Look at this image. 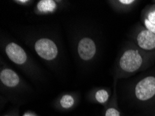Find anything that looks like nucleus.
<instances>
[{
	"label": "nucleus",
	"instance_id": "8",
	"mask_svg": "<svg viewBox=\"0 0 155 116\" xmlns=\"http://www.w3.org/2000/svg\"><path fill=\"white\" fill-rule=\"evenodd\" d=\"M112 91L109 88H95L89 94L88 99L93 103L99 104L104 107L109 102L112 97Z\"/></svg>",
	"mask_w": 155,
	"mask_h": 116
},
{
	"label": "nucleus",
	"instance_id": "9",
	"mask_svg": "<svg viewBox=\"0 0 155 116\" xmlns=\"http://www.w3.org/2000/svg\"><path fill=\"white\" fill-rule=\"evenodd\" d=\"M78 103V96L76 93H65L55 101V107L63 111H70L74 108Z\"/></svg>",
	"mask_w": 155,
	"mask_h": 116
},
{
	"label": "nucleus",
	"instance_id": "7",
	"mask_svg": "<svg viewBox=\"0 0 155 116\" xmlns=\"http://www.w3.org/2000/svg\"><path fill=\"white\" fill-rule=\"evenodd\" d=\"M0 81L2 86L6 89L15 90L22 87V79L18 73L3 64L0 70Z\"/></svg>",
	"mask_w": 155,
	"mask_h": 116
},
{
	"label": "nucleus",
	"instance_id": "11",
	"mask_svg": "<svg viewBox=\"0 0 155 116\" xmlns=\"http://www.w3.org/2000/svg\"><path fill=\"white\" fill-rule=\"evenodd\" d=\"M62 2L54 0H41L38 2L34 12L37 15L52 14L58 10Z\"/></svg>",
	"mask_w": 155,
	"mask_h": 116
},
{
	"label": "nucleus",
	"instance_id": "2",
	"mask_svg": "<svg viewBox=\"0 0 155 116\" xmlns=\"http://www.w3.org/2000/svg\"><path fill=\"white\" fill-rule=\"evenodd\" d=\"M3 49L4 53L11 62L18 66L26 73L31 75L36 74L37 70L31 58L24 48L17 42H7L3 45Z\"/></svg>",
	"mask_w": 155,
	"mask_h": 116
},
{
	"label": "nucleus",
	"instance_id": "3",
	"mask_svg": "<svg viewBox=\"0 0 155 116\" xmlns=\"http://www.w3.org/2000/svg\"><path fill=\"white\" fill-rule=\"evenodd\" d=\"M133 96L140 102H148L155 98V76L147 75L134 86Z\"/></svg>",
	"mask_w": 155,
	"mask_h": 116
},
{
	"label": "nucleus",
	"instance_id": "12",
	"mask_svg": "<svg viewBox=\"0 0 155 116\" xmlns=\"http://www.w3.org/2000/svg\"><path fill=\"white\" fill-rule=\"evenodd\" d=\"M117 79H114V91L111 99L108 104L105 106L104 116H121V113L119 110L118 104V95L116 91Z\"/></svg>",
	"mask_w": 155,
	"mask_h": 116
},
{
	"label": "nucleus",
	"instance_id": "13",
	"mask_svg": "<svg viewBox=\"0 0 155 116\" xmlns=\"http://www.w3.org/2000/svg\"><path fill=\"white\" fill-rule=\"evenodd\" d=\"M110 6L117 12H128L132 10L139 1L137 0H111L108 1Z\"/></svg>",
	"mask_w": 155,
	"mask_h": 116
},
{
	"label": "nucleus",
	"instance_id": "17",
	"mask_svg": "<svg viewBox=\"0 0 155 116\" xmlns=\"http://www.w3.org/2000/svg\"><path fill=\"white\" fill-rule=\"evenodd\" d=\"M154 2V4H155V1H154V2Z\"/></svg>",
	"mask_w": 155,
	"mask_h": 116
},
{
	"label": "nucleus",
	"instance_id": "1",
	"mask_svg": "<svg viewBox=\"0 0 155 116\" xmlns=\"http://www.w3.org/2000/svg\"><path fill=\"white\" fill-rule=\"evenodd\" d=\"M155 61V51H146L131 42L124 47L117 59L116 79H124L150 67Z\"/></svg>",
	"mask_w": 155,
	"mask_h": 116
},
{
	"label": "nucleus",
	"instance_id": "15",
	"mask_svg": "<svg viewBox=\"0 0 155 116\" xmlns=\"http://www.w3.org/2000/svg\"><path fill=\"white\" fill-rule=\"evenodd\" d=\"M22 116H38V115L36 113L32 112V111H26Z\"/></svg>",
	"mask_w": 155,
	"mask_h": 116
},
{
	"label": "nucleus",
	"instance_id": "14",
	"mask_svg": "<svg viewBox=\"0 0 155 116\" xmlns=\"http://www.w3.org/2000/svg\"><path fill=\"white\" fill-rule=\"evenodd\" d=\"M15 4H19V5L21 6H28L30 5V4H32L33 1L31 0H16V1H13Z\"/></svg>",
	"mask_w": 155,
	"mask_h": 116
},
{
	"label": "nucleus",
	"instance_id": "6",
	"mask_svg": "<svg viewBox=\"0 0 155 116\" xmlns=\"http://www.w3.org/2000/svg\"><path fill=\"white\" fill-rule=\"evenodd\" d=\"M77 54L84 62L91 61L97 53V46L92 38L84 36L79 40L77 45Z\"/></svg>",
	"mask_w": 155,
	"mask_h": 116
},
{
	"label": "nucleus",
	"instance_id": "4",
	"mask_svg": "<svg viewBox=\"0 0 155 116\" xmlns=\"http://www.w3.org/2000/svg\"><path fill=\"white\" fill-rule=\"evenodd\" d=\"M33 47L38 56L46 62H53L59 55V49L57 44L50 38L41 37L36 39Z\"/></svg>",
	"mask_w": 155,
	"mask_h": 116
},
{
	"label": "nucleus",
	"instance_id": "5",
	"mask_svg": "<svg viewBox=\"0 0 155 116\" xmlns=\"http://www.w3.org/2000/svg\"><path fill=\"white\" fill-rule=\"evenodd\" d=\"M133 30L130 37L136 45L144 51H155V34L140 24Z\"/></svg>",
	"mask_w": 155,
	"mask_h": 116
},
{
	"label": "nucleus",
	"instance_id": "16",
	"mask_svg": "<svg viewBox=\"0 0 155 116\" xmlns=\"http://www.w3.org/2000/svg\"><path fill=\"white\" fill-rule=\"evenodd\" d=\"M4 116H19V115L18 114V113H11L10 114H7Z\"/></svg>",
	"mask_w": 155,
	"mask_h": 116
},
{
	"label": "nucleus",
	"instance_id": "10",
	"mask_svg": "<svg viewBox=\"0 0 155 116\" xmlns=\"http://www.w3.org/2000/svg\"><path fill=\"white\" fill-rule=\"evenodd\" d=\"M140 20L143 27L155 34V4L147 5L143 9Z\"/></svg>",
	"mask_w": 155,
	"mask_h": 116
}]
</instances>
